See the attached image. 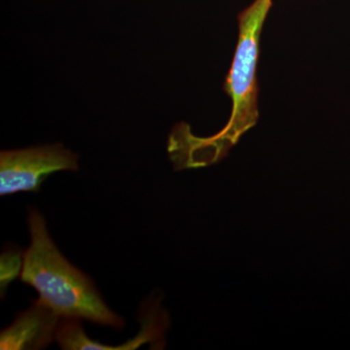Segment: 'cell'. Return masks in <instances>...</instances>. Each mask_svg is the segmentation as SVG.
<instances>
[{
	"instance_id": "obj_3",
	"label": "cell",
	"mask_w": 350,
	"mask_h": 350,
	"mask_svg": "<svg viewBox=\"0 0 350 350\" xmlns=\"http://www.w3.org/2000/svg\"><path fill=\"white\" fill-rule=\"evenodd\" d=\"M77 172L78 155L61 144L39 145L0 153V195L38 192L49 175Z\"/></svg>"
},
{
	"instance_id": "obj_2",
	"label": "cell",
	"mask_w": 350,
	"mask_h": 350,
	"mask_svg": "<svg viewBox=\"0 0 350 350\" xmlns=\"http://www.w3.org/2000/svg\"><path fill=\"white\" fill-rule=\"evenodd\" d=\"M27 226L31 244L24 253L21 280L38 292L39 300L61 319L123 328L124 319L105 304L93 280L57 250L38 209L29 208Z\"/></svg>"
},
{
	"instance_id": "obj_1",
	"label": "cell",
	"mask_w": 350,
	"mask_h": 350,
	"mask_svg": "<svg viewBox=\"0 0 350 350\" xmlns=\"http://www.w3.org/2000/svg\"><path fill=\"white\" fill-rule=\"evenodd\" d=\"M273 0H254L238 15L239 38L224 84L232 100L229 122L213 137H200L180 123L170 133L167 151L177 170L200 169L222 161L246 131L256 125L260 40Z\"/></svg>"
},
{
	"instance_id": "obj_5",
	"label": "cell",
	"mask_w": 350,
	"mask_h": 350,
	"mask_svg": "<svg viewBox=\"0 0 350 350\" xmlns=\"http://www.w3.org/2000/svg\"><path fill=\"white\" fill-rule=\"evenodd\" d=\"M167 327V317L163 314L161 306H150L148 310H144L142 314V329L138 332L137 336L133 340H129L124 345L112 347L100 344L92 340L90 344V349L96 350H131L137 349L142 345L153 342L154 340H161L163 338V331H165Z\"/></svg>"
},
{
	"instance_id": "obj_6",
	"label": "cell",
	"mask_w": 350,
	"mask_h": 350,
	"mask_svg": "<svg viewBox=\"0 0 350 350\" xmlns=\"http://www.w3.org/2000/svg\"><path fill=\"white\" fill-rule=\"evenodd\" d=\"M24 266V254L20 251L9 250L2 253L0 259V286L1 293L6 292L7 287L22 273Z\"/></svg>"
},
{
	"instance_id": "obj_4",
	"label": "cell",
	"mask_w": 350,
	"mask_h": 350,
	"mask_svg": "<svg viewBox=\"0 0 350 350\" xmlns=\"http://www.w3.org/2000/svg\"><path fill=\"white\" fill-rule=\"evenodd\" d=\"M61 317L40 300L21 312L13 323L0 333L1 350H38L56 340Z\"/></svg>"
}]
</instances>
